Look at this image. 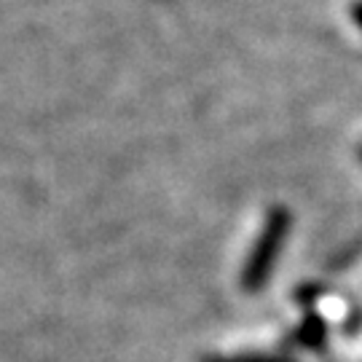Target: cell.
Instances as JSON below:
<instances>
[{"label": "cell", "instance_id": "4", "mask_svg": "<svg viewBox=\"0 0 362 362\" xmlns=\"http://www.w3.org/2000/svg\"><path fill=\"white\" fill-rule=\"evenodd\" d=\"M351 19H354V25H357L362 30V0L351 3Z\"/></svg>", "mask_w": 362, "mask_h": 362}, {"label": "cell", "instance_id": "5", "mask_svg": "<svg viewBox=\"0 0 362 362\" xmlns=\"http://www.w3.org/2000/svg\"><path fill=\"white\" fill-rule=\"evenodd\" d=\"M360 161H362V145H360Z\"/></svg>", "mask_w": 362, "mask_h": 362}, {"label": "cell", "instance_id": "2", "mask_svg": "<svg viewBox=\"0 0 362 362\" xmlns=\"http://www.w3.org/2000/svg\"><path fill=\"white\" fill-rule=\"evenodd\" d=\"M327 338V325L320 314L309 311L303 317V322L298 325V330L293 333V344L296 346H303V349H320Z\"/></svg>", "mask_w": 362, "mask_h": 362}, {"label": "cell", "instance_id": "1", "mask_svg": "<svg viewBox=\"0 0 362 362\" xmlns=\"http://www.w3.org/2000/svg\"><path fill=\"white\" fill-rule=\"evenodd\" d=\"M287 231H290V212L285 207H274L266 215L263 231H260L258 242H255V247H252V252H250V258L245 263V272H242L245 293H260L263 285L269 282L274 263H276L279 252H282V245H285Z\"/></svg>", "mask_w": 362, "mask_h": 362}, {"label": "cell", "instance_id": "3", "mask_svg": "<svg viewBox=\"0 0 362 362\" xmlns=\"http://www.w3.org/2000/svg\"><path fill=\"white\" fill-rule=\"evenodd\" d=\"M207 362H296V360H290V357H266V354H255V357L242 354V357H209Z\"/></svg>", "mask_w": 362, "mask_h": 362}]
</instances>
